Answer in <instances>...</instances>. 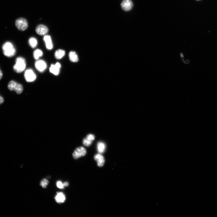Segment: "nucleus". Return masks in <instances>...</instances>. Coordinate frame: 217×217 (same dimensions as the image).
<instances>
[{
    "label": "nucleus",
    "instance_id": "25",
    "mask_svg": "<svg viewBox=\"0 0 217 217\" xmlns=\"http://www.w3.org/2000/svg\"><path fill=\"white\" fill-rule=\"evenodd\" d=\"M3 74L2 71L0 70V80H1L2 78Z\"/></svg>",
    "mask_w": 217,
    "mask_h": 217
},
{
    "label": "nucleus",
    "instance_id": "9",
    "mask_svg": "<svg viewBox=\"0 0 217 217\" xmlns=\"http://www.w3.org/2000/svg\"><path fill=\"white\" fill-rule=\"evenodd\" d=\"M36 31L38 35L44 36L47 34L48 32V29L45 26L41 25L37 27Z\"/></svg>",
    "mask_w": 217,
    "mask_h": 217
},
{
    "label": "nucleus",
    "instance_id": "21",
    "mask_svg": "<svg viewBox=\"0 0 217 217\" xmlns=\"http://www.w3.org/2000/svg\"><path fill=\"white\" fill-rule=\"evenodd\" d=\"M57 186L58 188L61 189H64L65 187L63 183L60 181H58L57 182Z\"/></svg>",
    "mask_w": 217,
    "mask_h": 217
},
{
    "label": "nucleus",
    "instance_id": "18",
    "mask_svg": "<svg viewBox=\"0 0 217 217\" xmlns=\"http://www.w3.org/2000/svg\"><path fill=\"white\" fill-rule=\"evenodd\" d=\"M29 43L30 46L33 48H36L38 44L37 40L34 38H32L30 39Z\"/></svg>",
    "mask_w": 217,
    "mask_h": 217
},
{
    "label": "nucleus",
    "instance_id": "17",
    "mask_svg": "<svg viewBox=\"0 0 217 217\" xmlns=\"http://www.w3.org/2000/svg\"><path fill=\"white\" fill-rule=\"evenodd\" d=\"M34 58L36 60H38L39 58L42 56L43 53L41 50L39 49H37L33 53Z\"/></svg>",
    "mask_w": 217,
    "mask_h": 217
},
{
    "label": "nucleus",
    "instance_id": "6",
    "mask_svg": "<svg viewBox=\"0 0 217 217\" xmlns=\"http://www.w3.org/2000/svg\"><path fill=\"white\" fill-rule=\"evenodd\" d=\"M24 76L25 80L28 82L34 81L36 78V75L31 69H28L25 71Z\"/></svg>",
    "mask_w": 217,
    "mask_h": 217
},
{
    "label": "nucleus",
    "instance_id": "10",
    "mask_svg": "<svg viewBox=\"0 0 217 217\" xmlns=\"http://www.w3.org/2000/svg\"><path fill=\"white\" fill-rule=\"evenodd\" d=\"M35 66L37 69L40 72H44L46 69L47 65L46 63L44 61L40 60L36 62Z\"/></svg>",
    "mask_w": 217,
    "mask_h": 217
},
{
    "label": "nucleus",
    "instance_id": "3",
    "mask_svg": "<svg viewBox=\"0 0 217 217\" xmlns=\"http://www.w3.org/2000/svg\"><path fill=\"white\" fill-rule=\"evenodd\" d=\"M8 88L10 91H14L18 94L22 92L23 88L22 85L14 81H11L8 83Z\"/></svg>",
    "mask_w": 217,
    "mask_h": 217
},
{
    "label": "nucleus",
    "instance_id": "13",
    "mask_svg": "<svg viewBox=\"0 0 217 217\" xmlns=\"http://www.w3.org/2000/svg\"><path fill=\"white\" fill-rule=\"evenodd\" d=\"M44 40L45 43L46 48L49 50H51L53 48V45L51 37L49 36H45Z\"/></svg>",
    "mask_w": 217,
    "mask_h": 217
},
{
    "label": "nucleus",
    "instance_id": "24",
    "mask_svg": "<svg viewBox=\"0 0 217 217\" xmlns=\"http://www.w3.org/2000/svg\"><path fill=\"white\" fill-rule=\"evenodd\" d=\"M63 184L65 187H67L69 185V184L67 182H65L63 183Z\"/></svg>",
    "mask_w": 217,
    "mask_h": 217
},
{
    "label": "nucleus",
    "instance_id": "20",
    "mask_svg": "<svg viewBox=\"0 0 217 217\" xmlns=\"http://www.w3.org/2000/svg\"><path fill=\"white\" fill-rule=\"evenodd\" d=\"M92 142L88 139L86 138H85L83 141V145L86 147H89L91 145Z\"/></svg>",
    "mask_w": 217,
    "mask_h": 217
},
{
    "label": "nucleus",
    "instance_id": "2",
    "mask_svg": "<svg viewBox=\"0 0 217 217\" xmlns=\"http://www.w3.org/2000/svg\"><path fill=\"white\" fill-rule=\"evenodd\" d=\"M2 49L4 55L8 57H12L15 55L16 50L11 43L7 42L3 45Z\"/></svg>",
    "mask_w": 217,
    "mask_h": 217
},
{
    "label": "nucleus",
    "instance_id": "12",
    "mask_svg": "<svg viewBox=\"0 0 217 217\" xmlns=\"http://www.w3.org/2000/svg\"><path fill=\"white\" fill-rule=\"evenodd\" d=\"M55 199L56 202L58 204L63 203L65 201V196L62 192H57Z\"/></svg>",
    "mask_w": 217,
    "mask_h": 217
},
{
    "label": "nucleus",
    "instance_id": "4",
    "mask_svg": "<svg viewBox=\"0 0 217 217\" xmlns=\"http://www.w3.org/2000/svg\"><path fill=\"white\" fill-rule=\"evenodd\" d=\"M15 25L17 28L21 31L26 30L28 27L27 21L23 18H20L17 20L15 22Z\"/></svg>",
    "mask_w": 217,
    "mask_h": 217
},
{
    "label": "nucleus",
    "instance_id": "19",
    "mask_svg": "<svg viewBox=\"0 0 217 217\" xmlns=\"http://www.w3.org/2000/svg\"><path fill=\"white\" fill-rule=\"evenodd\" d=\"M48 183V181L46 179H44L41 181L40 185L43 188H46Z\"/></svg>",
    "mask_w": 217,
    "mask_h": 217
},
{
    "label": "nucleus",
    "instance_id": "8",
    "mask_svg": "<svg viewBox=\"0 0 217 217\" xmlns=\"http://www.w3.org/2000/svg\"><path fill=\"white\" fill-rule=\"evenodd\" d=\"M94 160L97 162V165L99 167H102L104 165L105 160L104 157L101 154L99 153L95 155L94 157Z\"/></svg>",
    "mask_w": 217,
    "mask_h": 217
},
{
    "label": "nucleus",
    "instance_id": "1",
    "mask_svg": "<svg viewBox=\"0 0 217 217\" xmlns=\"http://www.w3.org/2000/svg\"><path fill=\"white\" fill-rule=\"evenodd\" d=\"M16 64L13 67L14 71L17 73L23 72L26 68V63L25 59L23 57H19L15 60Z\"/></svg>",
    "mask_w": 217,
    "mask_h": 217
},
{
    "label": "nucleus",
    "instance_id": "22",
    "mask_svg": "<svg viewBox=\"0 0 217 217\" xmlns=\"http://www.w3.org/2000/svg\"><path fill=\"white\" fill-rule=\"evenodd\" d=\"M86 138L92 142L94 140L95 137L94 135L90 134L88 135Z\"/></svg>",
    "mask_w": 217,
    "mask_h": 217
},
{
    "label": "nucleus",
    "instance_id": "11",
    "mask_svg": "<svg viewBox=\"0 0 217 217\" xmlns=\"http://www.w3.org/2000/svg\"><path fill=\"white\" fill-rule=\"evenodd\" d=\"M123 10L126 11L130 10L133 7V3L131 0H124L121 4Z\"/></svg>",
    "mask_w": 217,
    "mask_h": 217
},
{
    "label": "nucleus",
    "instance_id": "16",
    "mask_svg": "<svg viewBox=\"0 0 217 217\" xmlns=\"http://www.w3.org/2000/svg\"><path fill=\"white\" fill-rule=\"evenodd\" d=\"M65 52L64 50L59 49L57 50L55 53V57L57 60L62 58L65 55Z\"/></svg>",
    "mask_w": 217,
    "mask_h": 217
},
{
    "label": "nucleus",
    "instance_id": "15",
    "mask_svg": "<svg viewBox=\"0 0 217 217\" xmlns=\"http://www.w3.org/2000/svg\"><path fill=\"white\" fill-rule=\"evenodd\" d=\"M69 58L70 61L73 62H77L79 60L78 55L75 52L73 51L69 53Z\"/></svg>",
    "mask_w": 217,
    "mask_h": 217
},
{
    "label": "nucleus",
    "instance_id": "23",
    "mask_svg": "<svg viewBox=\"0 0 217 217\" xmlns=\"http://www.w3.org/2000/svg\"><path fill=\"white\" fill-rule=\"evenodd\" d=\"M4 102V98L1 96H0V105L2 104Z\"/></svg>",
    "mask_w": 217,
    "mask_h": 217
},
{
    "label": "nucleus",
    "instance_id": "5",
    "mask_svg": "<svg viewBox=\"0 0 217 217\" xmlns=\"http://www.w3.org/2000/svg\"><path fill=\"white\" fill-rule=\"evenodd\" d=\"M86 153V149L84 147H81L77 148L75 150L73 155L74 159H77L81 157L85 156Z\"/></svg>",
    "mask_w": 217,
    "mask_h": 217
},
{
    "label": "nucleus",
    "instance_id": "14",
    "mask_svg": "<svg viewBox=\"0 0 217 217\" xmlns=\"http://www.w3.org/2000/svg\"><path fill=\"white\" fill-rule=\"evenodd\" d=\"M97 149L99 153L102 154L104 153L106 148L105 144L102 142H99L97 144Z\"/></svg>",
    "mask_w": 217,
    "mask_h": 217
},
{
    "label": "nucleus",
    "instance_id": "7",
    "mask_svg": "<svg viewBox=\"0 0 217 217\" xmlns=\"http://www.w3.org/2000/svg\"><path fill=\"white\" fill-rule=\"evenodd\" d=\"M61 67V64L59 62H57L55 65L52 64L50 67L49 71L54 75H57L60 73Z\"/></svg>",
    "mask_w": 217,
    "mask_h": 217
}]
</instances>
